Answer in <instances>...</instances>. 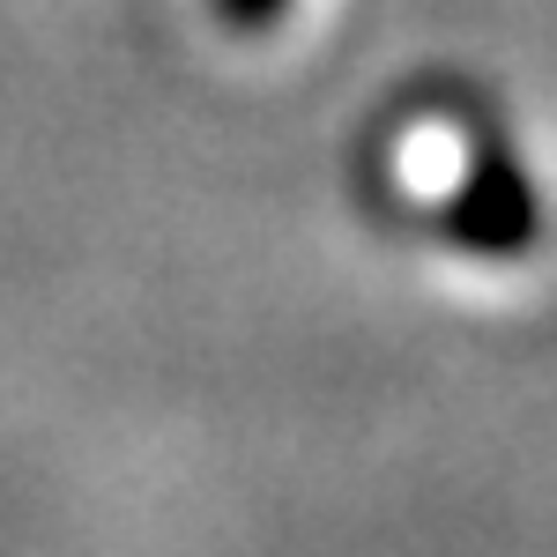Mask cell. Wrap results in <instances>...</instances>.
Instances as JSON below:
<instances>
[{"label": "cell", "mask_w": 557, "mask_h": 557, "mask_svg": "<svg viewBox=\"0 0 557 557\" xmlns=\"http://www.w3.org/2000/svg\"><path fill=\"white\" fill-rule=\"evenodd\" d=\"M283 8H290V0H215V23H231L238 38H260Z\"/></svg>", "instance_id": "obj_1"}]
</instances>
